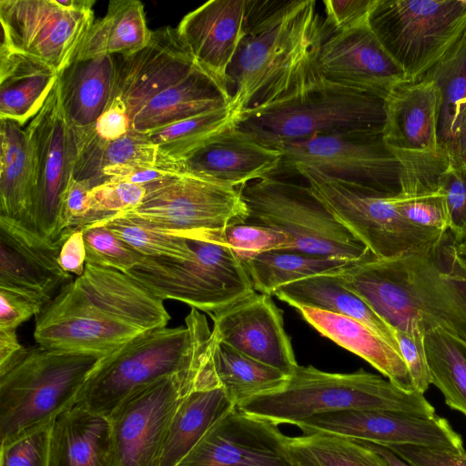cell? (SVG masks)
<instances>
[{
	"label": "cell",
	"instance_id": "obj_4",
	"mask_svg": "<svg viewBox=\"0 0 466 466\" xmlns=\"http://www.w3.org/2000/svg\"><path fill=\"white\" fill-rule=\"evenodd\" d=\"M186 326L140 332L99 359L80 390L76 404L109 417L134 390L191 368L208 344L212 330L192 308Z\"/></svg>",
	"mask_w": 466,
	"mask_h": 466
},
{
	"label": "cell",
	"instance_id": "obj_8",
	"mask_svg": "<svg viewBox=\"0 0 466 466\" xmlns=\"http://www.w3.org/2000/svg\"><path fill=\"white\" fill-rule=\"evenodd\" d=\"M239 189L248 208L244 222L285 233L293 240L296 251L349 261L372 254L313 195L308 185L271 176Z\"/></svg>",
	"mask_w": 466,
	"mask_h": 466
},
{
	"label": "cell",
	"instance_id": "obj_47",
	"mask_svg": "<svg viewBox=\"0 0 466 466\" xmlns=\"http://www.w3.org/2000/svg\"><path fill=\"white\" fill-rule=\"evenodd\" d=\"M52 425L0 445V466H49Z\"/></svg>",
	"mask_w": 466,
	"mask_h": 466
},
{
	"label": "cell",
	"instance_id": "obj_54",
	"mask_svg": "<svg viewBox=\"0 0 466 466\" xmlns=\"http://www.w3.org/2000/svg\"><path fill=\"white\" fill-rule=\"evenodd\" d=\"M64 234L58 263L66 273L79 277L84 273L86 258L83 230L81 228H73L66 229Z\"/></svg>",
	"mask_w": 466,
	"mask_h": 466
},
{
	"label": "cell",
	"instance_id": "obj_16",
	"mask_svg": "<svg viewBox=\"0 0 466 466\" xmlns=\"http://www.w3.org/2000/svg\"><path fill=\"white\" fill-rule=\"evenodd\" d=\"M33 156L34 201L28 228L56 240L64 232L63 203L74 179L77 147L61 107L57 81L25 128Z\"/></svg>",
	"mask_w": 466,
	"mask_h": 466
},
{
	"label": "cell",
	"instance_id": "obj_50",
	"mask_svg": "<svg viewBox=\"0 0 466 466\" xmlns=\"http://www.w3.org/2000/svg\"><path fill=\"white\" fill-rule=\"evenodd\" d=\"M91 188L84 181L73 179L70 183L63 203L62 219L65 230L80 228L92 221Z\"/></svg>",
	"mask_w": 466,
	"mask_h": 466
},
{
	"label": "cell",
	"instance_id": "obj_26",
	"mask_svg": "<svg viewBox=\"0 0 466 466\" xmlns=\"http://www.w3.org/2000/svg\"><path fill=\"white\" fill-rule=\"evenodd\" d=\"M116 80V58L106 54L73 59L59 73L61 107L76 147L95 134L97 119L114 97Z\"/></svg>",
	"mask_w": 466,
	"mask_h": 466
},
{
	"label": "cell",
	"instance_id": "obj_53",
	"mask_svg": "<svg viewBox=\"0 0 466 466\" xmlns=\"http://www.w3.org/2000/svg\"><path fill=\"white\" fill-rule=\"evenodd\" d=\"M130 130L127 107L120 96H115L96 123L95 134L106 141H113Z\"/></svg>",
	"mask_w": 466,
	"mask_h": 466
},
{
	"label": "cell",
	"instance_id": "obj_38",
	"mask_svg": "<svg viewBox=\"0 0 466 466\" xmlns=\"http://www.w3.org/2000/svg\"><path fill=\"white\" fill-rule=\"evenodd\" d=\"M349 260L296 250H272L242 262L253 288L271 296L279 288L307 277L341 268Z\"/></svg>",
	"mask_w": 466,
	"mask_h": 466
},
{
	"label": "cell",
	"instance_id": "obj_17",
	"mask_svg": "<svg viewBox=\"0 0 466 466\" xmlns=\"http://www.w3.org/2000/svg\"><path fill=\"white\" fill-rule=\"evenodd\" d=\"M303 434L326 433L385 447L411 445L465 453L461 436L436 414L347 410L314 415L294 424Z\"/></svg>",
	"mask_w": 466,
	"mask_h": 466
},
{
	"label": "cell",
	"instance_id": "obj_1",
	"mask_svg": "<svg viewBox=\"0 0 466 466\" xmlns=\"http://www.w3.org/2000/svg\"><path fill=\"white\" fill-rule=\"evenodd\" d=\"M326 36L316 1H257L228 73V105L238 122L321 86L318 60Z\"/></svg>",
	"mask_w": 466,
	"mask_h": 466
},
{
	"label": "cell",
	"instance_id": "obj_57",
	"mask_svg": "<svg viewBox=\"0 0 466 466\" xmlns=\"http://www.w3.org/2000/svg\"><path fill=\"white\" fill-rule=\"evenodd\" d=\"M370 450L383 466H414L406 461L388 447L379 444L358 441Z\"/></svg>",
	"mask_w": 466,
	"mask_h": 466
},
{
	"label": "cell",
	"instance_id": "obj_49",
	"mask_svg": "<svg viewBox=\"0 0 466 466\" xmlns=\"http://www.w3.org/2000/svg\"><path fill=\"white\" fill-rule=\"evenodd\" d=\"M377 0H326L323 1L327 35L342 31L370 18Z\"/></svg>",
	"mask_w": 466,
	"mask_h": 466
},
{
	"label": "cell",
	"instance_id": "obj_29",
	"mask_svg": "<svg viewBox=\"0 0 466 466\" xmlns=\"http://www.w3.org/2000/svg\"><path fill=\"white\" fill-rule=\"evenodd\" d=\"M49 466H115L109 419L76 405L60 414L52 425Z\"/></svg>",
	"mask_w": 466,
	"mask_h": 466
},
{
	"label": "cell",
	"instance_id": "obj_55",
	"mask_svg": "<svg viewBox=\"0 0 466 466\" xmlns=\"http://www.w3.org/2000/svg\"><path fill=\"white\" fill-rule=\"evenodd\" d=\"M443 255L450 271L466 283V250L458 246L451 234L443 245Z\"/></svg>",
	"mask_w": 466,
	"mask_h": 466
},
{
	"label": "cell",
	"instance_id": "obj_21",
	"mask_svg": "<svg viewBox=\"0 0 466 466\" xmlns=\"http://www.w3.org/2000/svg\"><path fill=\"white\" fill-rule=\"evenodd\" d=\"M178 466H294L279 425L233 409Z\"/></svg>",
	"mask_w": 466,
	"mask_h": 466
},
{
	"label": "cell",
	"instance_id": "obj_18",
	"mask_svg": "<svg viewBox=\"0 0 466 466\" xmlns=\"http://www.w3.org/2000/svg\"><path fill=\"white\" fill-rule=\"evenodd\" d=\"M56 309L84 310L139 331L167 327L163 300L127 273L86 263L84 273L64 285L47 304Z\"/></svg>",
	"mask_w": 466,
	"mask_h": 466
},
{
	"label": "cell",
	"instance_id": "obj_43",
	"mask_svg": "<svg viewBox=\"0 0 466 466\" xmlns=\"http://www.w3.org/2000/svg\"><path fill=\"white\" fill-rule=\"evenodd\" d=\"M86 246V263L112 268L126 273L137 265L143 256L115 235L100 220L80 227Z\"/></svg>",
	"mask_w": 466,
	"mask_h": 466
},
{
	"label": "cell",
	"instance_id": "obj_39",
	"mask_svg": "<svg viewBox=\"0 0 466 466\" xmlns=\"http://www.w3.org/2000/svg\"><path fill=\"white\" fill-rule=\"evenodd\" d=\"M431 384L446 404L466 416V341L441 329L424 333Z\"/></svg>",
	"mask_w": 466,
	"mask_h": 466
},
{
	"label": "cell",
	"instance_id": "obj_52",
	"mask_svg": "<svg viewBox=\"0 0 466 466\" xmlns=\"http://www.w3.org/2000/svg\"><path fill=\"white\" fill-rule=\"evenodd\" d=\"M388 448L414 466H466V452L456 453L445 450L411 445H397Z\"/></svg>",
	"mask_w": 466,
	"mask_h": 466
},
{
	"label": "cell",
	"instance_id": "obj_22",
	"mask_svg": "<svg viewBox=\"0 0 466 466\" xmlns=\"http://www.w3.org/2000/svg\"><path fill=\"white\" fill-rule=\"evenodd\" d=\"M64 232L52 240L26 225L0 215V289L32 299L42 308L72 276L58 263Z\"/></svg>",
	"mask_w": 466,
	"mask_h": 466
},
{
	"label": "cell",
	"instance_id": "obj_48",
	"mask_svg": "<svg viewBox=\"0 0 466 466\" xmlns=\"http://www.w3.org/2000/svg\"><path fill=\"white\" fill-rule=\"evenodd\" d=\"M395 337L416 391L424 394L431 384L424 347V331L418 325L401 330L394 329Z\"/></svg>",
	"mask_w": 466,
	"mask_h": 466
},
{
	"label": "cell",
	"instance_id": "obj_11",
	"mask_svg": "<svg viewBox=\"0 0 466 466\" xmlns=\"http://www.w3.org/2000/svg\"><path fill=\"white\" fill-rule=\"evenodd\" d=\"M290 170L305 178L313 195L377 258L419 249L442 241L450 233L406 220L394 204V196L370 194L299 163Z\"/></svg>",
	"mask_w": 466,
	"mask_h": 466
},
{
	"label": "cell",
	"instance_id": "obj_25",
	"mask_svg": "<svg viewBox=\"0 0 466 466\" xmlns=\"http://www.w3.org/2000/svg\"><path fill=\"white\" fill-rule=\"evenodd\" d=\"M439 109L433 81L420 78L396 86L384 99V142L394 153L438 151Z\"/></svg>",
	"mask_w": 466,
	"mask_h": 466
},
{
	"label": "cell",
	"instance_id": "obj_12",
	"mask_svg": "<svg viewBox=\"0 0 466 466\" xmlns=\"http://www.w3.org/2000/svg\"><path fill=\"white\" fill-rule=\"evenodd\" d=\"M144 187L142 202L118 215L171 233L224 229L248 217L238 187L185 170Z\"/></svg>",
	"mask_w": 466,
	"mask_h": 466
},
{
	"label": "cell",
	"instance_id": "obj_20",
	"mask_svg": "<svg viewBox=\"0 0 466 466\" xmlns=\"http://www.w3.org/2000/svg\"><path fill=\"white\" fill-rule=\"evenodd\" d=\"M257 1L211 0L187 14L177 35L198 66L230 101L228 73L248 34Z\"/></svg>",
	"mask_w": 466,
	"mask_h": 466
},
{
	"label": "cell",
	"instance_id": "obj_19",
	"mask_svg": "<svg viewBox=\"0 0 466 466\" xmlns=\"http://www.w3.org/2000/svg\"><path fill=\"white\" fill-rule=\"evenodd\" d=\"M318 66L324 81L382 99L396 86L409 82L369 20L328 34L320 47Z\"/></svg>",
	"mask_w": 466,
	"mask_h": 466
},
{
	"label": "cell",
	"instance_id": "obj_33",
	"mask_svg": "<svg viewBox=\"0 0 466 466\" xmlns=\"http://www.w3.org/2000/svg\"><path fill=\"white\" fill-rule=\"evenodd\" d=\"M0 215L27 227L34 201L32 148L25 129L1 119Z\"/></svg>",
	"mask_w": 466,
	"mask_h": 466
},
{
	"label": "cell",
	"instance_id": "obj_5",
	"mask_svg": "<svg viewBox=\"0 0 466 466\" xmlns=\"http://www.w3.org/2000/svg\"><path fill=\"white\" fill-rule=\"evenodd\" d=\"M237 407L278 425H294L314 415L347 410L435 414L424 394L406 391L363 369L351 373H331L311 365H299L282 387L248 399Z\"/></svg>",
	"mask_w": 466,
	"mask_h": 466
},
{
	"label": "cell",
	"instance_id": "obj_51",
	"mask_svg": "<svg viewBox=\"0 0 466 466\" xmlns=\"http://www.w3.org/2000/svg\"><path fill=\"white\" fill-rule=\"evenodd\" d=\"M43 308L19 293L0 289V329H16L33 316H37Z\"/></svg>",
	"mask_w": 466,
	"mask_h": 466
},
{
	"label": "cell",
	"instance_id": "obj_23",
	"mask_svg": "<svg viewBox=\"0 0 466 466\" xmlns=\"http://www.w3.org/2000/svg\"><path fill=\"white\" fill-rule=\"evenodd\" d=\"M215 339L290 375L299 366L282 311L268 295H251L210 315Z\"/></svg>",
	"mask_w": 466,
	"mask_h": 466
},
{
	"label": "cell",
	"instance_id": "obj_56",
	"mask_svg": "<svg viewBox=\"0 0 466 466\" xmlns=\"http://www.w3.org/2000/svg\"><path fill=\"white\" fill-rule=\"evenodd\" d=\"M17 339L15 329H0V372L24 350Z\"/></svg>",
	"mask_w": 466,
	"mask_h": 466
},
{
	"label": "cell",
	"instance_id": "obj_31",
	"mask_svg": "<svg viewBox=\"0 0 466 466\" xmlns=\"http://www.w3.org/2000/svg\"><path fill=\"white\" fill-rule=\"evenodd\" d=\"M59 73L45 62L0 46V119L23 126L41 109Z\"/></svg>",
	"mask_w": 466,
	"mask_h": 466
},
{
	"label": "cell",
	"instance_id": "obj_6",
	"mask_svg": "<svg viewBox=\"0 0 466 466\" xmlns=\"http://www.w3.org/2000/svg\"><path fill=\"white\" fill-rule=\"evenodd\" d=\"M99 358L25 348L0 372V445L45 426L75 406Z\"/></svg>",
	"mask_w": 466,
	"mask_h": 466
},
{
	"label": "cell",
	"instance_id": "obj_30",
	"mask_svg": "<svg viewBox=\"0 0 466 466\" xmlns=\"http://www.w3.org/2000/svg\"><path fill=\"white\" fill-rule=\"evenodd\" d=\"M273 295L292 307L306 306L356 319L400 354L394 329L343 284L336 270L289 283Z\"/></svg>",
	"mask_w": 466,
	"mask_h": 466
},
{
	"label": "cell",
	"instance_id": "obj_44",
	"mask_svg": "<svg viewBox=\"0 0 466 466\" xmlns=\"http://www.w3.org/2000/svg\"><path fill=\"white\" fill-rule=\"evenodd\" d=\"M224 235L242 262L272 250H294V242L288 235L263 225L235 223L224 228Z\"/></svg>",
	"mask_w": 466,
	"mask_h": 466
},
{
	"label": "cell",
	"instance_id": "obj_42",
	"mask_svg": "<svg viewBox=\"0 0 466 466\" xmlns=\"http://www.w3.org/2000/svg\"><path fill=\"white\" fill-rule=\"evenodd\" d=\"M100 220L144 258H186L191 253L183 233H171L118 214Z\"/></svg>",
	"mask_w": 466,
	"mask_h": 466
},
{
	"label": "cell",
	"instance_id": "obj_61",
	"mask_svg": "<svg viewBox=\"0 0 466 466\" xmlns=\"http://www.w3.org/2000/svg\"><path fill=\"white\" fill-rule=\"evenodd\" d=\"M465 240V239H464Z\"/></svg>",
	"mask_w": 466,
	"mask_h": 466
},
{
	"label": "cell",
	"instance_id": "obj_35",
	"mask_svg": "<svg viewBox=\"0 0 466 466\" xmlns=\"http://www.w3.org/2000/svg\"><path fill=\"white\" fill-rule=\"evenodd\" d=\"M126 164H152L183 170L180 161L162 153L147 135L129 130L113 141L103 140L94 134L79 146L74 179L94 187L102 183L104 169Z\"/></svg>",
	"mask_w": 466,
	"mask_h": 466
},
{
	"label": "cell",
	"instance_id": "obj_9",
	"mask_svg": "<svg viewBox=\"0 0 466 466\" xmlns=\"http://www.w3.org/2000/svg\"><path fill=\"white\" fill-rule=\"evenodd\" d=\"M384 99L326 81L293 100L243 116L238 126L277 147L315 136L382 134Z\"/></svg>",
	"mask_w": 466,
	"mask_h": 466
},
{
	"label": "cell",
	"instance_id": "obj_59",
	"mask_svg": "<svg viewBox=\"0 0 466 466\" xmlns=\"http://www.w3.org/2000/svg\"><path fill=\"white\" fill-rule=\"evenodd\" d=\"M459 247L466 250V239L461 242H456Z\"/></svg>",
	"mask_w": 466,
	"mask_h": 466
},
{
	"label": "cell",
	"instance_id": "obj_7",
	"mask_svg": "<svg viewBox=\"0 0 466 466\" xmlns=\"http://www.w3.org/2000/svg\"><path fill=\"white\" fill-rule=\"evenodd\" d=\"M180 233L191 247L187 257L143 258L126 273L160 299H176L209 316L256 291L224 229Z\"/></svg>",
	"mask_w": 466,
	"mask_h": 466
},
{
	"label": "cell",
	"instance_id": "obj_32",
	"mask_svg": "<svg viewBox=\"0 0 466 466\" xmlns=\"http://www.w3.org/2000/svg\"><path fill=\"white\" fill-rule=\"evenodd\" d=\"M236 407L222 388L190 390L170 422L160 466H178L210 428Z\"/></svg>",
	"mask_w": 466,
	"mask_h": 466
},
{
	"label": "cell",
	"instance_id": "obj_14",
	"mask_svg": "<svg viewBox=\"0 0 466 466\" xmlns=\"http://www.w3.org/2000/svg\"><path fill=\"white\" fill-rule=\"evenodd\" d=\"M277 148L283 156L280 169L303 164L376 196L391 197L401 190L400 160L382 134L315 136Z\"/></svg>",
	"mask_w": 466,
	"mask_h": 466
},
{
	"label": "cell",
	"instance_id": "obj_10",
	"mask_svg": "<svg viewBox=\"0 0 466 466\" xmlns=\"http://www.w3.org/2000/svg\"><path fill=\"white\" fill-rule=\"evenodd\" d=\"M369 22L408 81L413 82L466 30V0H377Z\"/></svg>",
	"mask_w": 466,
	"mask_h": 466
},
{
	"label": "cell",
	"instance_id": "obj_28",
	"mask_svg": "<svg viewBox=\"0 0 466 466\" xmlns=\"http://www.w3.org/2000/svg\"><path fill=\"white\" fill-rule=\"evenodd\" d=\"M322 336L369 362L390 382L414 391L401 355L364 324L351 318L306 306L293 307Z\"/></svg>",
	"mask_w": 466,
	"mask_h": 466
},
{
	"label": "cell",
	"instance_id": "obj_46",
	"mask_svg": "<svg viewBox=\"0 0 466 466\" xmlns=\"http://www.w3.org/2000/svg\"><path fill=\"white\" fill-rule=\"evenodd\" d=\"M145 192L143 186L115 180H107L92 187L91 222L137 208L142 202Z\"/></svg>",
	"mask_w": 466,
	"mask_h": 466
},
{
	"label": "cell",
	"instance_id": "obj_3",
	"mask_svg": "<svg viewBox=\"0 0 466 466\" xmlns=\"http://www.w3.org/2000/svg\"><path fill=\"white\" fill-rule=\"evenodd\" d=\"M115 58L114 96L126 105L130 130L148 135L228 105L171 26L152 31L149 43L137 53Z\"/></svg>",
	"mask_w": 466,
	"mask_h": 466
},
{
	"label": "cell",
	"instance_id": "obj_40",
	"mask_svg": "<svg viewBox=\"0 0 466 466\" xmlns=\"http://www.w3.org/2000/svg\"><path fill=\"white\" fill-rule=\"evenodd\" d=\"M238 123L226 105L173 123L147 137L162 153L181 161Z\"/></svg>",
	"mask_w": 466,
	"mask_h": 466
},
{
	"label": "cell",
	"instance_id": "obj_60",
	"mask_svg": "<svg viewBox=\"0 0 466 466\" xmlns=\"http://www.w3.org/2000/svg\"><path fill=\"white\" fill-rule=\"evenodd\" d=\"M465 459H466V453H465Z\"/></svg>",
	"mask_w": 466,
	"mask_h": 466
},
{
	"label": "cell",
	"instance_id": "obj_45",
	"mask_svg": "<svg viewBox=\"0 0 466 466\" xmlns=\"http://www.w3.org/2000/svg\"><path fill=\"white\" fill-rule=\"evenodd\" d=\"M438 187L445 197L450 217V234L455 242L466 239V165L451 157L438 177Z\"/></svg>",
	"mask_w": 466,
	"mask_h": 466
},
{
	"label": "cell",
	"instance_id": "obj_2",
	"mask_svg": "<svg viewBox=\"0 0 466 466\" xmlns=\"http://www.w3.org/2000/svg\"><path fill=\"white\" fill-rule=\"evenodd\" d=\"M442 241L391 258L373 254L336 270L393 329L418 325L466 341V283L448 268Z\"/></svg>",
	"mask_w": 466,
	"mask_h": 466
},
{
	"label": "cell",
	"instance_id": "obj_41",
	"mask_svg": "<svg viewBox=\"0 0 466 466\" xmlns=\"http://www.w3.org/2000/svg\"><path fill=\"white\" fill-rule=\"evenodd\" d=\"M288 451L294 466H383L360 441L332 434L288 437Z\"/></svg>",
	"mask_w": 466,
	"mask_h": 466
},
{
	"label": "cell",
	"instance_id": "obj_36",
	"mask_svg": "<svg viewBox=\"0 0 466 466\" xmlns=\"http://www.w3.org/2000/svg\"><path fill=\"white\" fill-rule=\"evenodd\" d=\"M421 78L433 81L439 91V144L451 155L466 113V30Z\"/></svg>",
	"mask_w": 466,
	"mask_h": 466
},
{
	"label": "cell",
	"instance_id": "obj_37",
	"mask_svg": "<svg viewBox=\"0 0 466 466\" xmlns=\"http://www.w3.org/2000/svg\"><path fill=\"white\" fill-rule=\"evenodd\" d=\"M211 370L216 385L222 388L237 406L254 396L279 389L289 377L215 338Z\"/></svg>",
	"mask_w": 466,
	"mask_h": 466
},
{
	"label": "cell",
	"instance_id": "obj_58",
	"mask_svg": "<svg viewBox=\"0 0 466 466\" xmlns=\"http://www.w3.org/2000/svg\"><path fill=\"white\" fill-rule=\"evenodd\" d=\"M451 157L455 163L466 165V113L462 117Z\"/></svg>",
	"mask_w": 466,
	"mask_h": 466
},
{
	"label": "cell",
	"instance_id": "obj_15",
	"mask_svg": "<svg viewBox=\"0 0 466 466\" xmlns=\"http://www.w3.org/2000/svg\"><path fill=\"white\" fill-rule=\"evenodd\" d=\"M92 0H0L1 46L60 73L94 23Z\"/></svg>",
	"mask_w": 466,
	"mask_h": 466
},
{
	"label": "cell",
	"instance_id": "obj_24",
	"mask_svg": "<svg viewBox=\"0 0 466 466\" xmlns=\"http://www.w3.org/2000/svg\"><path fill=\"white\" fill-rule=\"evenodd\" d=\"M282 152L238 125L180 161L182 169L238 187L279 172Z\"/></svg>",
	"mask_w": 466,
	"mask_h": 466
},
{
	"label": "cell",
	"instance_id": "obj_13",
	"mask_svg": "<svg viewBox=\"0 0 466 466\" xmlns=\"http://www.w3.org/2000/svg\"><path fill=\"white\" fill-rule=\"evenodd\" d=\"M212 339L191 368L134 390L112 411L108 419L115 466H160L172 418L183 398L197 387Z\"/></svg>",
	"mask_w": 466,
	"mask_h": 466
},
{
	"label": "cell",
	"instance_id": "obj_34",
	"mask_svg": "<svg viewBox=\"0 0 466 466\" xmlns=\"http://www.w3.org/2000/svg\"><path fill=\"white\" fill-rule=\"evenodd\" d=\"M144 5L137 0H112L103 18L95 21L74 59L97 55L131 56L150 41Z\"/></svg>",
	"mask_w": 466,
	"mask_h": 466
},
{
	"label": "cell",
	"instance_id": "obj_27",
	"mask_svg": "<svg viewBox=\"0 0 466 466\" xmlns=\"http://www.w3.org/2000/svg\"><path fill=\"white\" fill-rule=\"evenodd\" d=\"M140 332L131 326L87 311L45 306L35 317L34 338L38 346L48 350L101 359Z\"/></svg>",
	"mask_w": 466,
	"mask_h": 466
}]
</instances>
